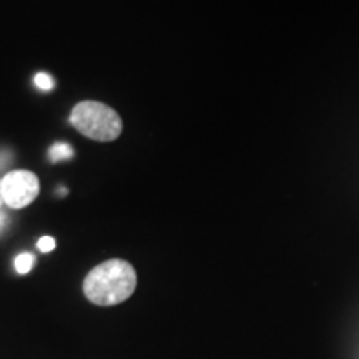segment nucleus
Instances as JSON below:
<instances>
[{
    "instance_id": "obj_1",
    "label": "nucleus",
    "mask_w": 359,
    "mask_h": 359,
    "mask_svg": "<svg viewBox=\"0 0 359 359\" xmlns=\"http://www.w3.org/2000/svg\"><path fill=\"white\" fill-rule=\"evenodd\" d=\"M137 288V273L128 262L109 259L85 276L83 293L97 306H115L127 302Z\"/></svg>"
},
{
    "instance_id": "obj_2",
    "label": "nucleus",
    "mask_w": 359,
    "mask_h": 359,
    "mask_svg": "<svg viewBox=\"0 0 359 359\" xmlns=\"http://www.w3.org/2000/svg\"><path fill=\"white\" fill-rule=\"evenodd\" d=\"M74 128L95 142H114L122 135L123 122L120 115L102 102L83 100L70 114Z\"/></svg>"
},
{
    "instance_id": "obj_3",
    "label": "nucleus",
    "mask_w": 359,
    "mask_h": 359,
    "mask_svg": "<svg viewBox=\"0 0 359 359\" xmlns=\"http://www.w3.org/2000/svg\"><path fill=\"white\" fill-rule=\"evenodd\" d=\"M39 177L29 170H13L2 178L4 203L8 208L20 210L29 206L39 196Z\"/></svg>"
},
{
    "instance_id": "obj_4",
    "label": "nucleus",
    "mask_w": 359,
    "mask_h": 359,
    "mask_svg": "<svg viewBox=\"0 0 359 359\" xmlns=\"http://www.w3.org/2000/svg\"><path fill=\"white\" fill-rule=\"evenodd\" d=\"M72 156H74V148L65 142L53 143L50 150H48V158H50L52 163H57V161L62 160H69Z\"/></svg>"
},
{
    "instance_id": "obj_5",
    "label": "nucleus",
    "mask_w": 359,
    "mask_h": 359,
    "mask_svg": "<svg viewBox=\"0 0 359 359\" xmlns=\"http://www.w3.org/2000/svg\"><path fill=\"white\" fill-rule=\"evenodd\" d=\"M34 263H35L34 255H30V253L19 255V257L15 258L17 273H20V275H27V273L34 268Z\"/></svg>"
},
{
    "instance_id": "obj_6",
    "label": "nucleus",
    "mask_w": 359,
    "mask_h": 359,
    "mask_svg": "<svg viewBox=\"0 0 359 359\" xmlns=\"http://www.w3.org/2000/svg\"><path fill=\"white\" fill-rule=\"evenodd\" d=\"M35 85H37L40 90H52L53 80L48 74H37L35 75Z\"/></svg>"
},
{
    "instance_id": "obj_7",
    "label": "nucleus",
    "mask_w": 359,
    "mask_h": 359,
    "mask_svg": "<svg viewBox=\"0 0 359 359\" xmlns=\"http://www.w3.org/2000/svg\"><path fill=\"white\" fill-rule=\"evenodd\" d=\"M37 246L42 253H48V251H52L53 248H55V240H53L52 236H42L39 240Z\"/></svg>"
},
{
    "instance_id": "obj_8",
    "label": "nucleus",
    "mask_w": 359,
    "mask_h": 359,
    "mask_svg": "<svg viewBox=\"0 0 359 359\" xmlns=\"http://www.w3.org/2000/svg\"><path fill=\"white\" fill-rule=\"evenodd\" d=\"M8 160H11V156H8V154H0V168H2Z\"/></svg>"
},
{
    "instance_id": "obj_9",
    "label": "nucleus",
    "mask_w": 359,
    "mask_h": 359,
    "mask_svg": "<svg viewBox=\"0 0 359 359\" xmlns=\"http://www.w3.org/2000/svg\"><path fill=\"white\" fill-rule=\"evenodd\" d=\"M4 205V196H2V180H0V208Z\"/></svg>"
}]
</instances>
